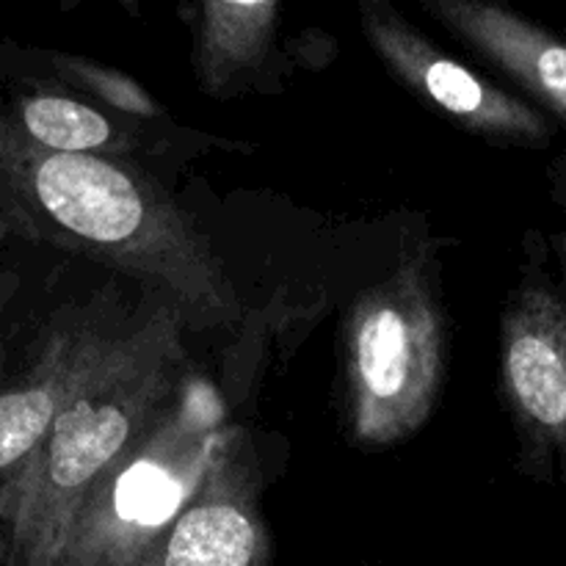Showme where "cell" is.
I'll use <instances>...</instances> for the list:
<instances>
[{
    "label": "cell",
    "mask_w": 566,
    "mask_h": 566,
    "mask_svg": "<svg viewBox=\"0 0 566 566\" xmlns=\"http://www.w3.org/2000/svg\"><path fill=\"white\" fill-rule=\"evenodd\" d=\"M0 216L28 241L53 243L153 287L188 326L241 313L224 265L197 221L130 164L33 144L0 105Z\"/></svg>",
    "instance_id": "obj_1"
},
{
    "label": "cell",
    "mask_w": 566,
    "mask_h": 566,
    "mask_svg": "<svg viewBox=\"0 0 566 566\" xmlns=\"http://www.w3.org/2000/svg\"><path fill=\"white\" fill-rule=\"evenodd\" d=\"M186 315L166 298L116 315L48 440L0 495V566H44L99 481L182 396Z\"/></svg>",
    "instance_id": "obj_2"
},
{
    "label": "cell",
    "mask_w": 566,
    "mask_h": 566,
    "mask_svg": "<svg viewBox=\"0 0 566 566\" xmlns=\"http://www.w3.org/2000/svg\"><path fill=\"white\" fill-rule=\"evenodd\" d=\"M197 390L83 501L44 566H160L166 539L224 448Z\"/></svg>",
    "instance_id": "obj_3"
},
{
    "label": "cell",
    "mask_w": 566,
    "mask_h": 566,
    "mask_svg": "<svg viewBox=\"0 0 566 566\" xmlns=\"http://www.w3.org/2000/svg\"><path fill=\"white\" fill-rule=\"evenodd\" d=\"M446 329L423 265L403 260L354 304L346 337L348 412L365 446L412 437L434 412Z\"/></svg>",
    "instance_id": "obj_4"
},
{
    "label": "cell",
    "mask_w": 566,
    "mask_h": 566,
    "mask_svg": "<svg viewBox=\"0 0 566 566\" xmlns=\"http://www.w3.org/2000/svg\"><path fill=\"white\" fill-rule=\"evenodd\" d=\"M357 9L374 53L420 99L481 136L525 144L547 136L545 116L462 61L451 59L423 36L392 0H357Z\"/></svg>",
    "instance_id": "obj_5"
},
{
    "label": "cell",
    "mask_w": 566,
    "mask_h": 566,
    "mask_svg": "<svg viewBox=\"0 0 566 566\" xmlns=\"http://www.w3.org/2000/svg\"><path fill=\"white\" fill-rule=\"evenodd\" d=\"M503 387L539 457L566 464V304L547 287H523L503 318Z\"/></svg>",
    "instance_id": "obj_6"
},
{
    "label": "cell",
    "mask_w": 566,
    "mask_h": 566,
    "mask_svg": "<svg viewBox=\"0 0 566 566\" xmlns=\"http://www.w3.org/2000/svg\"><path fill=\"white\" fill-rule=\"evenodd\" d=\"M116 313L72 310L39 343L33 363L0 392V495L42 448L72 390L103 348Z\"/></svg>",
    "instance_id": "obj_7"
},
{
    "label": "cell",
    "mask_w": 566,
    "mask_h": 566,
    "mask_svg": "<svg viewBox=\"0 0 566 566\" xmlns=\"http://www.w3.org/2000/svg\"><path fill=\"white\" fill-rule=\"evenodd\" d=\"M160 566H269L252 481L227 446L177 517Z\"/></svg>",
    "instance_id": "obj_8"
},
{
    "label": "cell",
    "mask_w": 566,
    "mask_h": 566,
    "mask_svg": "<svg viewBox=\"0 0 566 566\" xmlns=\"http://www.w3.org/2000/svg\"><path fill=\"white\" fill-rule=\"evenodd\" d=\"M481 59L566 119V44L503 0H418Z\"/></svg>",
    "instance_id": "obj_9"
},
{
    "label": "cell",
    "mask_w": 566,
    "mask_h": 566,
    "mask_svg": "<svg viewBox=\"0 0 566 566\" xmlns=\"http://www.w3.org/2000/svg\"><path fill=\"white\" fill-rule=\"evenodd\" d=\"M280 0H199L193 75L208 94H230L258 75L274 53Z\"/></svg>",
    "instance_id": "obj_10"
},
{
    "label": "cell",
    "mask_w": 566,
    "mask_h": 566,
    "mask_svg": "<svg viewBox=\"0 0 566 566\" xmlns=\"http://www.w3.org/2000/svg\"><path fill=\"white\" fill-rule=\"evenodd\" d=\"M6 111L33 144L53 153L116 158L125 147V136L108 116L64 94H22Z\"/></svg>",
    "instance_id": "obj_11"
},
{
    "label": "cell",
    "mask_w": 566,
    "mask_h": 566,
    "mask_svg": "<svg viewBox=\"0 0 566 566\" xmlns=\"http://www.w3.org/2000/svg\"><path fill=\"white\" fill-rule=\"evenodd\" d=\"M50 70L55 72L64 81L75 83V86L88 88L92 94H97L99 99H105L108 105L119 111H130L138 116H153L158 114V105L155 99L138 86L136 81H130L122 72L111 70V66L97 64V61L77 59V55H64V53H44Z\"/></svg>",
    "instance_id": "obj_12"
},
{
    "label": "cell",
    "mask_w": 566,
    "mask_h": 566,
    "mask_svg": "<svg viewBox=\"0 0 566 566\" xmlns=\"http://www.w3.org/2000/svg\"><path fill=\"white\" fill-rule=\"evenodd\" d=\"M17 291V276L14 274H0V329H3V315L9 307L11 296Z\"/></svg>",
    "instance_id": "obj_13"
},
{
    "label": "cell",
    "mask_w": 566,
    "mask_h": 566,
    "mask_svg": "<svg viewBox=\"0 0 566 566\" xmlns=\"http://www.w3.org/2000/svg\"><path fill=\"white\" fill-rule=\"evenodd\" d=\"M122 6H136V0H119Z\"/></svg>",
    "instance_id": "obj_14"
}]
</instances>
